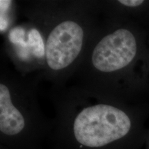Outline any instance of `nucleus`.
Masks as SVG:
<instances>
[{
    "label": "nucleus",
    "instance_id": "obj_6",
    "mask_svg": "<svg viewBox=\"0 0 149 149\" xmlns=\"http://www.w3.org/2000/svg\"><path fill=\"white\" fill-rule=\"evenodd\" d=\"M148 11L149 1L146 0H102V16L128 19L137 22L136 19Z\"/></svg>",
    "mask_w": 149,
    "mask_h": 149
},
{
    "label": "nucleus",
    "instance_id": "obj_4",
    "mask_svg": "<svg viewBox=\"0 0 149 149\" xmlns=\"http://www.w3.org/2000/svg\"><path fill=\"white\" fill-rule=\"evenodd\" d=\"M39 72L22 75L1 59L0 144L8 149H43L49 143L53 120L38 100Z\"/></svg>",
    "mask_w": 149,
    "mask_h": 149
},
{
    "label": "nucleus",
    "instance_id": "obj_9",
    "mask_svg": "<svg viewBox=\"0 0 149 149\" xmlns=\"http://www.w3.org/2000/svg\"><path fill=\"white\" fill-rule=\"evenodd\" d=\"M146 68L148 70V74H149V48L147 51L146 55Z\"/></svg>",
    "mask_w": 149,
    "mask_h": 149
},
{
    "label": "nucleus",
    "instance_id": "obj_11",
    "mask_svg": "<svg viewBox=\"0 0 149 149\" xmlns=\"http://www.w3.org/2000/svg\"><path fill=\"white\" fill-rule=\"evenodd\" d=\"M148 16H149V11H148Z\"/></svg>",
    "mask_w": 149,
    "mask_h": 149
},
{
    "label": "nucleus",
    "instance_id": "obj_7",
    "mask_svg": "<svg viewBox=\"0 0 149 149\" xmlns=\"http://www.w3.org/2000/svg\"><path fill=\"white\" fill-rule=\"evenodd\" d=\"M19 13L18 1H1V32L4 35L15 24L17 14Z\"/></svg>",
    "mask_w": 149,
    "mask_h": 149
},
{
    "label": "nucleus",
    "instance_id": "obj_1",
    "mask_svg": "<svg viewBox=\"0 0 149 149\" xmlns=\"http://www.w3.org/2000/svg\"><path fill=\"white\" fill-rule=\"evenodd\" d=\"M55 110L51 149H141L149 115L146 103L101 98L78 86H51Z\"/></svg>",
    "mask_w": 149,
    "mask_h": 149
},
{
    "label": "nucleus",
    "instance_id": "obj_10",
    "mask_svg": "<svg viewBox=\"0 0 149 149\" xmlns=\"http://www.w3.org/2000/svg\"><path fill=\"white\" fill-rule=\"evenodd\" d=\"M0 149H8V148H6V147L4 146H3V145L0 144Z\"/></svg>",
    "mask_w": 149,
    "mask_h": 149
},
{
    "label": "nucleus",
    "instance_id": "obj_2",
    "mask_svg": "<svg viewBox=\"0 0 149 149\" xmlns=\"http://www.w3.org/2000/svg\"><path fill=\"white\" fill-rule=\"evenodd\" d=\"M146 31L133 20L102 16L72 79L100 97L141 104L149 88Z\"/></svg>",
    "mask_w": 149,
    "mask_h": 149
},
{
    "label": "nucleus",
    "instance_id": "obj_3",
    "mask_svg": "<svg viewBox=\"0 0 149 149\" xmlns=\"http://www.w3.org/2000/svg\"><path fill=\"white\" fill-rule=\"evenodd\" d=\"M19 11L38 28L45 42L39 72L51 86H66L81 63L102 17V0L18 1Z\"/></svg>",
    "mask_w": 149,
    "mask_h": 149
},
{
    "label": "nucleus",
    "instance_id": "obj_5",
    "mask_svg": "<svg viewBox=\"0 0 149 149\" xmlns=\"http://www.w3.org/2000/svg\"><path fill=\"white\" fill-rule=\"evenodd\" d=\"M3 54L22 75L42 72L45 65V42L36 26L26 20L3 35Z\"/></svg>",
    "mask_w": 149,
    "mask_h": 149
},
{
    "label": "nucleus",
    "instance_id": "obj_8",
    "mask_svg": "<svg viewBox=\"0 0 149 149\" xmlns=\"http://www.w3.org/2000/svg\"><path fill=\"white\" fill-rule=\"evenodd\" d=\"M145 149H149V128L147 129L146 133V138H145Z\"/></svg>",
    "mask_w": 149,
    "mask_h": 149
}]
</instances>
